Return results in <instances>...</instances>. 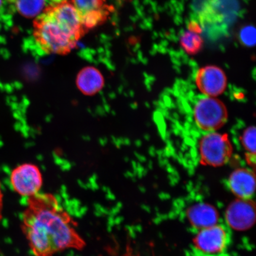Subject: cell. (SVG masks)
<instances>
[{
    "mask_svg": "<svg viewBox=\"0 0 256 256\" xmlns=\"http://www.w3.org/2000/svg\"><path fill=\"white\" fill-rule=\"evenodd\" d=\"M76 223L53 194L38 193L28 198L22 228L35 256H53L85 248Z\"/></svg>",
    "mask_w": 256,
    "mask_h": 256,
    "instance_id": "cell-1",
    "label": "cell"
},
{
    "mask_svg": "<svg viewBox=\"0 0 256 256\" xmlns=\"http://www.w3.org/2000/svg\"><path fill=\"white\" fill-rule=\"evenodd\" d=\"M87 33L72 0L48 4L34 20L35 42L48 54L66 55Z\"/></svg>",
    "mask_w": 256,
    "mask_h": 256,
    "instance_id": "cell-2",
    "label": "cell"
},
{
    "mask_svg": "<svg viewBox=\"0 0 256 256\" xmlns=\"http://www.w3.org/2000/svg\"><path fill=\"white\" fill-rule=\"evenodd\" d=\"M238 12V0H206L198 14L202 32L212 40L226 36Z\"/></svg>",
    "mask_w": 256,
    "mask_h": 256,
    "instance_id": "cell-3",
    "label": "cell"
},
{
    "mask_svg": "<svg viewBox=\"0 0 256 256\" xmlns=\"http://www.w3.org/2000/svg\"><path fill=\"white\" fill-rule=\"evenodd\" d=\"M231 234L222 224L199 230L192 240L196 256H224L231 243Z\"/></svg>",
    "mask_w": 256,
    "mask_h": 256,
    "instance_id": "cell-4",
    "label": "cell"
},
{
    "mask_svg": "<svg viewBox=\"0 0 256 256\" xmlns=\"http://www.w3.org/2000/svg\"><path fill=\"white\" fill-rule=\"evenodd\" d=\"M200 164L212 168L226 165L232 155V146L227 134L211 132L204 136L199 144Z\"/></svg>",
    "mask_w": 256,
    "mask_h": 256,
    "instance_id": "cell-5",
    "label": "cell"
},
{
    "mask_svg": "<svg viewBox=\"0 0 256 256\" xmlns=\"http://www.w3.org/2000/svg\"><path fill=\"white\" fill-rule=\"evenodd\" d=\"M194 118L201 130L214 131L226 124L228 120V112L222 101L208 96L200 99L195 104Z\"/></svg>",
    "mask_w": 256,
    "mask_h": 256,
    "instance_id": "cell-6",
    "label": "cell"
},
{
    "mask_svg": "<svg viewBox=\"0 0 256 256\" xmlns=\"http://www.w3.org/2000/svg\"><path fill=\"white\" fill-rule=\"evenodd\" d=\"M83 26L88 32L106 23L114 10L108 0H72Z\"/></svg>",
    "mask_w": 256,
    "mask_h": 256,
    "instance_id": "cell-7",
    "label": "cell"
},
{
    "mask_svg": "<svg viewBox=\"0 0 256 256\" xmlns=\"http://www.w3.org/2000/svg\"><path fill=\"white\" fill-rule=\"evenodd\" d=\"M14 190L22 196L30 197L39 193L43 184L42 174L36 165L25 163L15 168L11 174Z\"/></svg>",
    "mask_w": 256,
    "mask_h": 256,
    "instance_id": "cell-8",
    "label": "cell"
},
{
    "mask_svg": "<svg viewBox=\"0 0 256 256\" xmlns=\"http://www.w3.org/2000/svg\"><path fill=\"white\" fill-rule=\"evenodd\" d=\"M229 228L245 232L254 226L256 222V206L252 200L236 199L230 204L225 214Z\"/></svg>",
    "mask_w": 256,
    "mask_h": 256,
    "instance_id": "cell-9",
    "label": "cell"
},
{
    "mask_svg": "<svg viewBox=\"0 0 256 256\" xmlns=\"http://www.w3.org/2000/svg\"><path fill=\"white\" fill-rule=\"evenodd\" d=\"M198 89L209 97H216L225 92L227 78L225 72L220 67L209 66L203 67L195 78Z\"/></svg>",
    "mask_w": 256,
    "mask_h": 256,
    "instance_id": "cell-10",
    "label": "cell"
},
{
    "mask_svg": "<svg viewBox=\"0 0 256 256\" xmlns=\"http://www.w3.org/2000/svg\"><path fill=\"white\" fill-rule=\"evenodd\" d=\"M227 186L238 199L252 200L255 193V171L249 168L236 169L227 179Z\"/></svg>",
    "mask_w": 256,
    "mask_h": 256,
    "instance_id": "cell-11",
    "label": "cell"
},
{
    "mask_svg": "<svg viewBox=\"0 0 256 256\" xmlns=\"http://www.w3.org/2000/svg\"><path fill=\"white\" fill-rule=\"evenodd\" d=\"M186 216L192 228L197 231L216 225L220 220L218 210L206 203H198L188 208Z\"/></svg>",
    "mask_w": 256,
    "mask_h": 256,
    "instance_id": "cell-12",
    "label": "cell"
},
{
    "mask_svg": "<svg viewBox=\"0 0 256 256\" xmlns=\"http://www.w3.org/2000/svg\"><path fill=\"white\" fill-rule=\"evenodd\" d=\"M76 84L82 94L92 96L97 94L103 88L104 80L98 69L94 66H87L78 74Z\"/></svg>",
    "mask_w": 256,
    "mask_h": 256,
    "instance_id": "cell-13",
    "label": "cell"
},
{
    "mask_svg": "<svg viewBox=\"0 0 256 256\" xmlns=\"http://www.w3.org/2000/svg\"><path fill=\"white\" fill-rule=\"evenodd\" d=\"M46 0H14L16 10L27 18H34L40 15L44 8Z\"/></svg>",
    "mask_w": 256,
    "mask_h": 256,
    "instance_id": "cell-14",
    "label": "cell"
},
{
    "mask_svg": "<svg viewBox=\"0 0 256 256\" xmlns=\"http://www.w3.org/2000/svg\"><path fill=\"white\" fill-rule=\"evenodd\" d=\"M180 44L186 52L190 55H195L202 48L204 41L200 34L188 30L182 34Z\"/></svg>",
    "mask_w": 256,
    "mask_h": 256,
    "instance_id": "cell-15",
    "label": "cell"
},
{
    "mask_svg": "<svg viewBox=\"0 0 256 256\" xmlns=\"http://www.w3.org/2000/svg\"><path fill=\"white\" fill-rule=\"evenodd\" d=\"M243 148L246 150V162L256 161V128L250 126L243 132L240 138Z\"/></svg>",
    "mask_w": 256,
    "mask_h": 256,
    "instance_id": "cell-16",
    "label": "cell"
},
{
    "mask_svg": "<svg viewBox=\"0 0 256 256\" xmlns=\"http://www.w3.org/2000/svg\"><path fill=\"white\" fill-rule=\"evenodd\" d=\"M239 39L244 46H254L256 43V30L252 26H246L240 31Z\"/></svg>",
    "mask_w": 256,
    "mask_h": 256,
    "instance_id": "cell-17",
    "label": "cell"
},
{
    "mask_svg": "<svg viewBox=\"0 0 256 256\" xmlns=\"http://www.w3.org/2000/svg\"><path fill=\"white\" fill-rule=\"evenodd\" d=\"M188 30L198 34L202 32L200 24L196 21H191L188 25Z\"/></svg>",
    "mask_w": 256,
    "mask_h": 256,
    "instance_id": "cell-18",
    "label": "cell"
},
{
    "mask_svg": "<svg viewBox=\"0 0 256 256\" xmlns=\"http://www.w3.org/2000/svg\"><path fill=\"white\" fill-rule=\"evenodd\" d=\"M3 206V194L2 193L1 184H0V220L2 218V211Z\"/></svg>",
    "mask_w": 256,
    "mask_h": 256,
    "instance_id": "cell-19",
    "label": "cell"
},
{
    "mask_svg": "<svg viewBox=\"0 0 256 256\" xmlns=\"http://www.w3.org/2000/svg\"><path fill=\"white\" fill-rule=\"evenodd\" d=\"M48 1H49L50 4H51V3H56L62 2L64 1V0H48Z\"/></svg>",
    "mask_w": 256,
    "mask_h": 256,
    "instance_id": "cell-20",
    "label": "cell"
},
{
    "mask_svg": "<svg viewBox=\"0 0 256 256\" xmlns=\"http://www.w3.org/2000/svg\"><path fill=\"white\" fill-rule=\"evenodd\" d=\"M4 0H0V10H1L3 5H4Z\"/></svg>",
    "mask_w": 256,
    "mask_h": 256,
    "instance_id": "cell-21",
    "label": "cell"
},
{
    "mask_svg": "<svg viewBox=\"0 0 256 256\" xmlns=\"http://www.w3.org/2000/svg\"></svg>",
    "mask_w": 256,
    "mask_h": 256,
    "instance_id": "cell-22",
    "label": "cell"
}]
</instances>
